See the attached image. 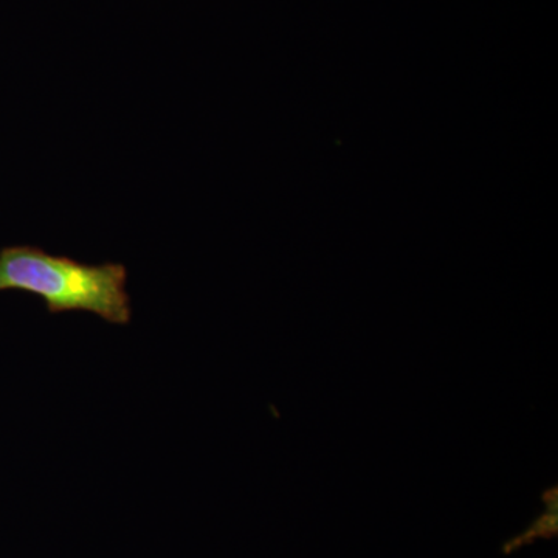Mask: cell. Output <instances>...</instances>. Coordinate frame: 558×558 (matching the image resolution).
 <instances>
[{
	"mask_svg": "<svg viewBox=\"0 0 558 558\" xmlns=\"http://www.w3.org/2000/svg\"><path fill=\"white\" fill-rule=\"evenodd\" d=\"M123 264H84L32 245L0 250V292L17 290L44 300L51 315L87 312L110 325L132 319Z\"/></svg>",
	"mask_w": 558,
	"mask_h": 558,
	"instance_id": "cell-1",
	"label": "cell"
},
{
	"mask_svg": "<svg viewBox=\"0 0 558 558\" xmlns=\"http://www.w3.org/2000/svg\"><path fill=\"white\" fill-rule=\"evenodd\" d=\"M556 532L557 498L556 495H554V498L549 499V508L545 513H543L542 519L535 521V523L532 524V527L524 532L523 535H520L519 538L509 543V545L506 546V550L520 548V546L526 545V543L532 542L534 538L553 537V535H556Z\"/></svg>",
	"mask_w": 558,
	"mask_h": 558,
	"instance_id": "cell-2",
	"label": "cell"
}]
</instances>
